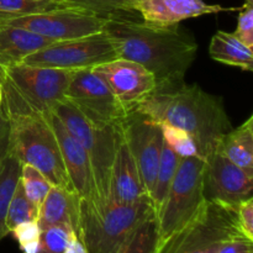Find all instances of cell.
I'll return each instance as SVG.
<instances>
[{
  "label": "cell",
  "mask_w": 253,
  "mask_h": 253,
  "mask_svg": "<svg viewBox=\"0 0 253 253\" xmlns=\"http://www.w3.org/2000/svg\"><path fill=\"white\" fill-rule=\"evenodd\" d=\"M74 7L62 0H0V25L49 10Z\"/></svg>",
  "instance_id": "24"
},
{
  "label": "cell",
  "mask_w": 253,
  "mask_h": 253,
  "mask_svg": "<svg viewBox=\"0 0 253 253\" xmlns=\"http://www.w3.org/2000/svg\"><path fill=\"white\" fill-rule=\"evenodd\" d=\"M53 113L61 120L72 137L85 150L93 169L98 203L108 199L110 170L118 146L123 138L120 127H99L86 120L68 100H62Z\"/></svg>",
  "instance_id": "7"
},
{
  "label": "cell",
  "mask_w": 253,
  "mask_h": 253,
  "mask_svg": "<svg viewBox=\"0 0 253 253\" xmlns=\"http://www.w3.org/2000/svg\"><path fill=\"white\" fill-rule=\"evenodd\" d=\"M77 237L73 227L53 225L41 229L37 253H66L72 240Z\"/></svg>",
  "instance_id": "27"
},
{
  "label": "cell",
  "mask_w": 253,
  "mask_h": 253,
  "mask_svg": "<svg viewBox=\"0 0 253 253\" xmlns=\"http://www.w3.org/2000/svg\"><path fill=\"white\" fill-rule=\"evenodd\" d=\"M158 246V221L156 212L151 214L116 253H156Z\"/></svg>",
  "instance_id": "25"
},
{
  "label": "cell",
  "mask_w": 253,
  "mask_h": 253,
  "mask_svg": "<svg viewBox=\"0 0 253 253\" xmlns=\"http://www.w3.org/2000/svg\"><path fill=\"white\" fill-rule=\"evenodd\" d=\"M180 156H178L167 143L163 141L162 150H161L160 162H158L157 172H156L155 183H153L152 192H151L150 199L152 202L155 212L160 209L163 200L167 197L174 175L177 173L178 166L180 162Z\"/></svg>",
  "instance_id": "23"
},
{
  "label": "cell",
  "mask_w": 253,
  "mask_h": 253,
  "mask_svg": "<svg viewBox=\"0 0 253 253\" xmlns=\"http://www.w3.org/2000/svg\"><path fill=\"white\" fill-rule=\"evenodd\" d=\"M74 72L19 63L7 67L0 81L6 82L32 109L47 116L66 99Z\"/></svg>",
  "instance_id": "8"
},
{
  "label": "cell",
  "mask_w": 253,
  "mask_h": 253,
  "mask_svg": "<svg viewBox=\"0 0 253 253\" xmlns=\"http://www.w3.org/2000/svg\"><path fill=\"white\" fill-rule=\"evenodd\" d=\"M160 126L161 130H162L163 141L178 156H180L182 158L199 156L198 155V148L194 140L184 130L177 127V126L167 125V124H163V125Z\"/></svg>",
  "instance_id": "29"
},
{
  "label": "cell",
  "mask_w": 253,
  "mask_h": 253,
  "mask_svg": "<svg viewBox=\"0 0 253 253\" xmlns=\"http://www.w3.org/2000/svg\"><path fill=\"white\" fill-rule=\"evenodd\" d=\"M216 153L244 169L253 172V115L232 127L217 145Z\"/></svg>",
  "instance_id": "20"
},
{
  "label": "cell",
  "mask_w": 253,
  "mask_h": 253,
  "mask_svg": "<svg viewBox=\"0 0 253 253\" xmlns=\"http://www.w3.org/2000/svg\"><path fill=\"white\" fill-rule=\"evenodd\" d=\"M81 197L73 188L52 185L48 194L40 205L37 224L40 229L53 225H68L77 230Z\"/></svg>",
  "instance_id": "18"
},
{
  "label": "cell",
  "mask_w": 253,
  "mask_h": 253,
  "mask_svg": "<svg viewBox=\"0 0 253 253\" xmlns=\"http://www.w3.org/2000/svg\"><path fill=\"white\" fill-rule=\"evenodd\" d=\"M242 235L236 209L207 199L194 217L157 247L156 253H216L226 240Z\"/></svg>",
  "instance_id": "6"
},
{
  "label": "cell",
  "mask_w": 253,
  "mask_h": 253,
  "mask_svg": "<svg viewBox=\"0 0 253 253\" xmlns=\"http://www.w3.org/2000/svg\"><path fill=\"white\" fill-rule=\"evenodd\" d=\"M66 253H89V252L86 251V249L83 246V244L79 241L78 237H74V239L71 241V244H69Z\"/></svg>",
  "instance_id": "36"
},
{
  "label": "cell",
  "mask_w": 253,
  "mask_h": 253,
  "mask_svg": "<svg viewBox=\"0 0 253 253\" xmlns=\"http://www.w3.org/2000/svg\"><path fill=\"white\" fill-rule=\"evenodd\" d=\"M121 133L150 197L163 145L161 126L142 114L131 111L121 125Z\"/></svg>",
  "instance_id": "12"
},
{
  "label": "cell",
  "mask_w": 253,
  "mask_h": 253,
  "mask_svg": "<svg viewBox=\"0 0 253 253\" xmlns=\"http://www.w3.org/2000/svg\"><path fill=\"white\" fill-rule=\"evenodd\" d=\"M133 111L158 125L167 124L184 130L205 161L216 152L220 140L232 128L221 98L185 82L156 89Z\"/></svg>",
  "instance_id": "2"
},
{
  "label": "cell",
  "mask_w": 253,
  "mask_h": 253,
  "mask_svg": "<svg viewBox=\"0 0 253 253\" xmlns=\"http://www.w3.org/2000/svg\"><path fill=\"white\" fill-rule=\"evenodd\" d=\"M10 153V123L2 104L0 106V163Z\"/></svg>",
  "instance_id": "35"
},
{
  "label": "cell",
  "mask_w": 253,
  "mask_h": 253,
  "mask_svg": "<svg viewBox=\"0 0 253 253\" xmlns=\"http://www.w3.org/2000/svg\"><path fill=\"white\" fill-rule=\"evenodd\" d=\"M153 212L150 197L128 204L81 198L77 237L89 253H116Z\"/></svg>",
  "instance_id": "4"
},
{
  "label": "cell",
  "mask_w": 253,
  "mask_h": 253,
  "mask_svg": "<svg viewBox=\"0 0 253 253\" xmlns=\"http://www.w3.org/2000/svg\"><path fill=\"white\" fill-rule=\"evenodd\" d=\"M207 167L208 162L199 156L180 158L167 197L156 211L158 246L185 226L205 203Z\"/></svg>",
  "instance_id": "5"
},
{
  "label": "cell",
  "mask_w": 253,
  "mask_h": 253,
  "mask_svg": "<svg viewBox=\"0 0 253 253\" xmlns=\"http://www.w3.org/2000/svg\"><path fill=\"white\" fill-rule=\"evenodd\" d=\"M21 163L14 155L9 153L0 163V241L9 230L6 227V216L10 202L20 180Z\"/></svg>",
  "instance_id": "22"
},
{
  "label": "cell",
  "mask_w": 253,
  "mask_h": 253,
  "mask_svg": "<svg viewBox=\"0 0 253 253\" xmlns=\"http://www.w3.org/2000/svg\"><path fill=\"white\" fill-rule=\"evenodd\" d=\"M10 234L14 235L22 253H37L40 242V229L37 221H29L20 224Z\"/></svg>",
  "instance_id": "31"
},
{
  "label": "cell",
  "mask_w": 253,
  "mask_h": 253,
  "mask_svg": "<svg viewBox=\"0 0 253 253\" xmlns=\"http://www.w3.org/2000/svg\"><path fill=\"white\" fill-rule=\"evenodd\" d=\"M106 19L79 7H63L19 17L6 25L21 27L54 42L101 32Z\"/></svg>",
  "instance_id": "11"
},
{
  "label": "cell",
  "mask_w": 253,
  "mask_h": 253,
  "mask_svg": "<svg viewBox=\"0 0 253 253\" xmlns=\"http://www.w3.org/2000/svg\"><path fill=\"white\" fill-rule=\"evenodd\" d=\"M1 84L2 108L10 123V153L21 165L41 170L52 185L73 188L48 115L32 109L6 82Z\"/></svg>",
  "instance_id": "3"
},
{
  "label": "cell",
  "mask_w": 253,
  "mask_h": 253,
  "mask_svg": "<svg viewBox=\"0 0 253 253\" xmlns=\"http://www.w3.org/2000/svg\"><path fill=\"white\" fill-rule=\"evenodd\" d=\"M20 184L27 198L39 208L52 187V183L42 174L41 170L31 165H21Z\"/></svg>",
  "instance_id": "28"
},
{
  "label": "cell",
  "mask_w": 253,
  "mask_h": 253,
  "mask_svg": "<svg viewBox=\"0 0 253 253\" xmlns=\"http://www.w3.org/2000/svg\"><path fill=\"white\" fill-rule=\"evenodd\" d=\"M237 27L232 34L250 48H253V4L245 2L239 9Z\"/></svg>",
  "instance_id": "32"
},
{
  "label": "cell",
  "mask_w": 253,
  "mask_h": 253,
  "mask_svg": "<svg viewBox=\"0 0 253 253\" xmlns=\"http://www.w3.org/2000/svg\"><path fill=\"white\" fill-rule=\"evenodd\" d=\"M207 162V199L237 209L244 200L252 198L253 172L239 167L216 152Z\"/></svg>",
  "instance_id": "14"
},
{
  "label": "cell",
  "mask_w": 253,
  "mask_h": 253,
  "mask_svg": "<svg viewBox=\"0 0 253 253\" xmlns=\"http://www.w3.org/2000/svg\"><path fill=\"white\" fill-rule=\"evenodd\" d=\"M145 197H148V194L142 184L135 161L123 137L118 146L110 170L106 200L128 204Z\"/></svg>",
  "instance_id": "17"
},
{
  "label": "cell",
  "mask_w": 253,
  "mask_h": 253,
  "mask_svg": "<svg viewBox=\"0 0 253 253\" xmlns=\"http://www.w3.org/2000/svg\"><path fill=\"white\" fill-rule=\"evenodd\" d=\"M71 6L88 10L103 17L133 15L126 9L125 0H62Z\"/></svg>",
  "instance_id": "30"
},
{
  "label": "cell",
  "mask_w": 253,
  "mask_h": 253,
  "mask_svg": "<svg viewBox=\"0 0 253 253\" xmlns=\"http://www.w3.org/2000/svg\"><path fill=\"white\" fill-rule=\"evenodd\" d=\"M118 58L116 49L105 31L78 39L54 41L22 61L24 64L48 68L79 69L93 68L105 62Z\"/></svg>",
  "instance_id": "9"
},
{
  "label": "cell",
  "mask_w": 253,
  "mask_h": 253,
  "mask_svg": "<svg viewBox=\"0 0 253 253\" xmlns=\"http://www.w3.org/2000/svg\"><path fill=\"white\" fill-rule=\"evenodd\" d=\"M91 69L104 79L128 113L135 110L157 88L153 74L143 66L128 59L115 58Z\"/></svg>",
  "instance_id": "13"
},
{
  "label": "cell",
  "mask_w": 253,
  "mask_h": 253,
  "mask_svg": "<svg viewBox=\"0 0 253 253\" xmlns=\"http://www.w3.org/2000/svg\"><path fill=\"white\" fill-rule=\"evenodd\" d=\"M125 2L128 12H137L143 21L155 25H178L183 20L240 9L208 4L205 0H125Z\"/></svg>",
  "instance_id": "15"
},
{
  "label": "cell",
  "mask_w": 253,
  "mask_h": 253,
  "mask_svg": "<svg viewBox=\"0 0 253 253\" xmlns=\"http://www.w3.org/2000/svg\"><path fill=\"white\" fill-rule=\"evenodd\" d=\"M66 100L99 127H120L128 115L108 84L91 68L74 72Z\"/></svg>",
  "instance_id": "10"
},
{
  "label": "cell",
  "mask_w": 253,
  "mask_h": 253,
  "mask_svg": "<svg viewBox=\"0 0 253 253\" xmlns=\"http://www.w3.org/2000/svg\"><path fill=\"white\" fill-rule=\"evenodd\" d=\"M216 253H253V241L244 235L226 240Z\"/></svg>",
  "instance_id": "34"
},
{
  "label": "cell",
  "mask_w": 253,
  "mask_h": 253,
  "mask_svg": "<svg viewBox=\"0 0 253 253\" xmlns=\"http://www.w3.org/2000/svg\"><path fill=\"white\" fill-rule=\"evenodd\" d=\"M245 2H247V4H253V0H246Z\"/></svg>",
  "instance_id": "38"
},
{
  "label": "cell",
  "mask_w": 253,
  "mask_h": 253,
  "mask_svg": "<svg viewBox=\"0 0 253 253\" xmlns=\"http://www.w3.org/2000/svg\"><path fill=\"white\" fill-rule=\"evenodd\" d=\"M209 54L214 61L242 71L253 69L252 48L242 43L234 34L226 31H216L209 44Z\"/></svg>",
  "instance_id": "21"
},
{
  "label": "cell",
  "mask_w": 253,
  "mask_h": 253,
  "mask_svg": "<svg viewBox=\"0 0 253 253\" xmlns=\"http://www.w3.org/2000/svg\"><path fill=\"white\" fill-rule=\"evenodd\" d=\"M2 104V84H1V81H0V106H1Z\"/></svg>",
  "instance_id": "37"
},
{
  "label": "cell",
  "mask_w": 253,
  "mask_h": 253,
  "mask_svg": "<svg viewBox=\"0 0 253 253\" xmlns=\"http://www.w3.org/2000/svg\"><path fill=\"white\" fill-rule=\"evenodd\" d=\"M48 119L58 140L62 160L72 187L82 199L98 202L93 169L85 150L79 145L76 138L72 137L56 114L51 113Z\"/></svg>",
  "instance_id": "16"
},
{
  "label": "cell",
  "mask_w": 253,
  "mask_h": 253,
  "mask_svg": "<svg viewBox=\"0 0 253 253\" xmlns=\"http://www.w3.org/2000/svg\"><path fill=\"white\" fill-rule=\"evenodd\" d=\"M39 211L40 208L27 198L19 180L14 195L11 198V202H10L9 210H7L6 227L9 230V234L17 225L29 221H37Z\"/></svg>",
  "instance_id": "26"
},
{
  "label": "cell",
  "mask_w": 253,
  "mask_h": 253,
  "mask_svg": "<svg viewBox=\"0 0 253 253\" xmlns=\"http://www.w3.org/2000/svg\"><path fill=\"white\" fill-rule=\"evenodd\" d=\"M236 216L240 231L253 241V198L244 200L237 207Z\"/></svg>",
  "instance_id": "33"
},
{
  "label": "cell",
  "mask_w": 253,
  "mask_h": 253,
  "mask_svg": "<svg viewBox=\"0 0 253 253\" xmlns=\"http://www.w3.org/2000/svg\"><path fill=\"white\" fill-rule=\"evenodd\" d=\"M104 31L118 58L136 62L153 74L156 89L184 82L197 58V41L178 25H155L138 21L133 15H116L106 19Z\"/></svg>",
  "instance_id": "1"
},
{
  "label": "cell",
  "mask_w": 253,
  "mask_h": 253,
  "mask_svg": "<svg viewBox=\"0 0 253 253\" xmlns=\"http://www.w3.org/2000/svg\"><path fill=\"white\" fill-rule=\"evenodd\" d=\"M52 42L21 27L0 25V76L7 67L22 63L27 56Z\"/></svg>",
  "instance_id": "19"
}]
</instances>
